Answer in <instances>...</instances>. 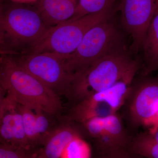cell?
Segmentation results:
<instances>
[{"label":"cell","mask_w":158,"mask_h":158,"mask_svg":"<svg viewBox=\"0 0 158 158\" xmlns=\"http://www.w3.org/2000/svg\"><path fill=\"white\" fill-rule=\"evenodd\" d=\"M156 11L158 10V0H156Z\"/></svg>","instance_id":"cell-24"},{"label":"cell","mask_w":158,"mask_h":158,"mask_svg":"<svg viewBox=\"0 0 158 158\" xmlns=\"http://www.w3.org/2000/svg\"><path fill=\"white\" fill-rule=\"evenodd\" d=\"M36 126L40 138L41 146L57 126L53 124L52 117L55 116L42 111H35Z\"/></svg>","instance_id":"cell-18"},{"label":"cell","mask_w":158,"mask_h":158,"mask_svg":"<svg viewBox=\"0 0 158 158\" xmlns=\"http://www.w3.org/2000/svg\"><path fill=\"white\" fill-rule=\"evenodd\" d=\"M115 0H79L75 13L69 20H74L102 11H112Z\"/></svg>","instance_id":"cell-16"},{"label":"cell","mask_w":158,"mask_h":158,"mask_svg":"<svg viewBox=\"0 0 158 158\" xmlns=\"http://www.w3.org/2000/svg\"><path fill=\"white\" fill-rule=\"evenodd\" d=\"M121 26L132 39L131 49H142L148 27L156 11V0H121Z\"/></svg>","instance_id":"cell-9"},{"label":"cell","mask_w":158,"mask_h":158,"mask_svg":"<svg viewBox=\"0 0 158 158\" xmlns=\"http://www.w3.org/2000/svg\"><path fill=\"white\" fill-rule=\"evenodd\" d=\"M132 136L128 150L143 158H158V130L141 131Z\"/></svg>","instance_id":"cell-15"},{"label":"cell","mask_w":158,"mask_h":158,"mask_svg":"<svg viewBox=\"0 0 158 158\" xmlns=\"http://www.w3.org/2000/svg\"><path fill=\"white\" fill-rule=\"evenodd\" d=\"M111 17L91 27L75 51L65 56L67 69L74 76L103 57L127 50L122 28Z\"/></svg>","instance_id":"cell-4"},{"label":"cell","mask_w":158,"mask_h":158,"mask_svg":"<svg viewBox=\"0 0 158 158\" xmlns=\"http://www.w3.org/2000/svg\"><path fill=\"white\" fill-rule=\"evenodd\" d=\"M11 2L26 5H34L38 2L40 0H7Z\"/></svg>","instance_id":"cell-23"},{"label":"cell","mask_w":158,"mask_h":158,"mask_svg":"<svg viewBox=\"0 0 158 158\" xmlns=\"http://www.w3.org/2000/svg\"><path fill=\"white\" fill-rule=\"evenodd\" d=\"M142 50V75H148L158 69V10L148 27Z\"/></svg>","instance_id":"cell-13"},{"label":"cell","mask_w":158,"mask_h":158,"mask_svg":"<svg viewBox=\"0 0 158 158\" xmlns=\"http://www.w3.org/2000/svg\"><path fill=\"white\" fill-rule=\"evenodd\" d=\"M0 102V140L2 144L13 146L14 114L17 102L3 90Z\"/></svg>","instance_id":"cell-14"},{"label":"cell","mask_w":158,"mask_h":158,"mask_svg":"<svg viewBox=\"0 0 158 158\" xmlns=\"http://www.w3.org/2000/svg\"><path fill=\"white\" fill-rule=\"evenodd\" d=\"M83 138L80 137L73 139L65 148L62 158H90V146Z\"/></svg>","instance_id":"cell-19"},{"label":"cell","mask_w":158,"mask_h":158,"mask_svg":"<svg viewBox=\"0 0 158 158\" xmlns=\"http://www.w3.org/2000/svg\"><path fill=\"white\" fill-rule=\"evenodd\" d=\"M140 156L131 152L128 150L122 149L107 153L101 154L98 158H140Z\"/></svg>","instance_id":"cell-21"},{"label":"cell","mask_w":158,"mask_h":158,"mask_svg":"<svg viewBox=\"0 0 158 158\" xmlns=\"http://www.w3.org/2000/svg\"><path fill=\"white\" fill-rule=\"evenodd\" d=\"M27 158H45L41 148H37L29 151Z\"/></svg>","instance_id":"cell-22"},{"label":"cell","mask_w":158,"mask_h":158,"mask_svg":"<svg viewBox=\"0 0 158 158\" xmlns=\"http://www.w3.org/2000/svg\"><path fill=\"white\" fill-rule=\"evenodd\" d=\"M65 56L43 52L10 57L58 95L69 98L75 77L67 69Z\"/></svg>","instance_id":"cell-7"},{"label":"cell","mask_w":158,"mask_h":158,"mask_svg":"<svg viewBox=\"0 0 158 158\" xmlns=\"http://www.w3.org/2000/svg\"><path fill=\"white\" fill-rule=\"evenodd\" d=\"M121 116L128 129L140 128L150 133L158 130V78L136 77L121 109Z\"/></svg>","instance_id":"cell-5"},{"label":"cell","mask_w":158,"mask_h":158,"mask_svg":"<svg viewBox=\"0 0 158 158\" xmlns=\"http://www.w3.org/2000/svg\"><path fill=\"white\" fill-rule=\"evenodd\" d=\"M80 137L84 138L77 123L70 119L69 122L58 125L41 147L44 158H61L69 144L75 138Z\"/></svg>","instance_id":"cell-11"},{"label":"cell","mask_w":158,"mask_h":158,"mask_svg":"<svg viewBox=\"0 0 158 158\" xmlns=\"http://www.w3.org/2000/svg\"><path fill=\"white\" fill-rule=\"evenodd\" d=\"M1 90L18 103L56 116L62 109L60 97L25 70L11 57L1 56Z\"/></svg>","instance_id":"cell-2"},{"label":"cell","mask_w":158,"mask_h":158,"mask_svg":"<svg viewBox=\"0 0 158 158\" xmlns=\"http://www.w3.org/2000/svg\"><path fill=\"white\" fill-rule=\"evenodd\" d=\"M29 152L9 144H0V158H27Z\"/></svg>","instance_id":"cell-20"},{"label":"cell","mask_w":158,"mask_h":158,"mask_svg":"<svg viewBox=\"0 0 158 158\" xmlns=\"http://www.w3.org/2000/svg\"><path fill=\"white\" fill-rule=\"evenodd\" d=\"M140 68V63L131 58L127 50L108 55L75 76L69 98L77 103L112 87Z\"/></svg>","instance_id":"cell-3"},{"label":"cell","mask_w":158,"mask_h":158,"mask_svg":"<svg viewBox=\"0 0 158 158\" xmlns=\"http://www.w3.org/2000/svg\"><path fill=\"white\" fill-rule=\"evenodd\" d=\"M132 135L118 113L105 118L103 129L94 141L100 153H107L128 148L132 138Z\"/></svg>","instance_id":"cell-10"},{"label":"cell","mask_w":158,"mask_h":158,"mask_svg":"<svg viewBox=\"0 0 158 158\" xmlns=\"http://www.w3.org/2000/svg\"><path fill=\"white\" fill-rule=\"evenodd\" d=\"M19 106L22 115L26 135L31 148L34 149L41 146L40 138L36 129L35 112L19 104Z\"/></svg>","instance_id":"cell-17"},{"label":"cell","mask_w":158,"mask_h":158,"mask_svg":"<svg viewBox=\"0 0 158 158\" xmlns=\"http://www.w3.org/2000/svg\"><path fill=\"white\" fill-rule=\"evenodd\" d=\"M139 70L134 71L112 87L77 103L72 110L71 120L81 123L94 117L105 118L118 113Z\"/></svg>","instance_id":"cell-8"},{"label":"cell","mask_w":158,"mask_h":158,"mask_svg":"<svg viewBox=\"0 0 158 158\" xmlns=\"http://www.w3.org/2000/svg\"><path fill=\"white\" fill-rule=\"evenodd\" d=\"M34 5L9 2L1 5V56L31 53L48 29Z\"/></svg>","instance_id":"cell-1"},{"label":"cell","mask_w":158,"mask_h":158,"mask_svg":"<svg viewBox=\"0 0 158 158\" xmlns=\"http://www.w3.org/2000/svg\"><path fill=\"white\" fill-rule=\"evenodd\" d=\"M112 11L69 20L48 29L31 53L49 52L67 56L74 52L91 27L112 16Z\"/></svg>","instance_id":"cell-6"},{"label":"cell","mask_w":158,"mask_h":158,"mask_svg":"<svg viewBox=\"0 0 158 158\" xmlns=\"http://www.w3.org/2000/svg\"><path fill=\"white\" fill-rule=\"evenodd\" d=\"M79 0H40L34 4L44 22L53 27L72 18L75 13Z\"/></svg>","instance_id":"cell-12"}]
</instances>
